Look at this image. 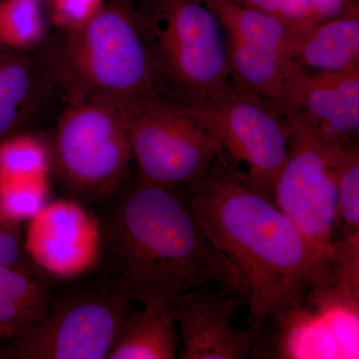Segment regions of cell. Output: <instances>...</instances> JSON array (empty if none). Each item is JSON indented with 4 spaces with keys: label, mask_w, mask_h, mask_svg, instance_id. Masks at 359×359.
I'll return each mask as SVG.
<instances>
[{
    "label": "cell",
    "mask_w": 359,
    "mask_h": 359,
    "mask_svg": "<svg viewBox=\"0 0 359 359\" xmlns=\"http://www.w3.org/2000/svg\"><path fill=\"white\" fill-rule=\"evenodd\" d=\"M25 249L42 273L75 280L96 273L101 262L102 233L95 210L74 199L49 201L26 222Z\"/></svg>",
    "instance_id": "obj_12"
},
{
    "label": "cell",
    "mask_w": 359,
    "mask_h": 359,
    "mask_svg": "<svg viewBox=\"0 0 359 359\" xmlns=\"http://www.w3.org/2000/svg\"><path fill=\"white\" fill-rule=\"evenodd\" d=\"M44 35L39 0L0 1V44L16 49H32Z\"/></svg>",
    "instance_id": "obj_21"
},
{
    "label": "cell",
    "mask_w": 359,
    "mask_h": 359,
    "mask_svg": "<svg viewBox=\"0 0 359 359\" xmlns=\"http://www.w3.org/2000/svg\"><path fill=\"white\" fill-rule=\"evenodd\" d=\"M51 174L66 197L95 210L131 178L126 123L114 101L70 97L51 136Z\"/></svg>",
    "instance_id": "obj_4"
},
{
    "label": "cell",
    "mask_w": 359,
    "mask_h": 359,
    "mask_svg": "<svg viewBox=\"0 0 359 359\" xmlns=\"http://www.w3.org/2000/svg\"><path fill=\"white\" fill-rule=\"evenodd\" d=\"M282 110L306 117L330 143L358 142L359 69L323 72L299 66Z\"/></svg>",
    "instance_id": "obj_15"
},
{
    "label": "cell",
    "mask_w": 359,
    "mask_h": 359,
    "mask_svg": "<svg viewBox=\"0 0 359 359\" xmlns=\"http://www.w3.org/2000/svg\"><path fill=\"white\" fill-rule=\"evenodd\" d=\"M52 299L35 273L0 264V337L13 340L29 334L43 320Z\"/></svg>",
    "instance_id": "obj_18"
},
{
    "label": "cell",
    "mask_w": 359,
    "mask_h": 359,
    "mask_svg": "<svg viewBox=\"0 0 359 359\" xmlns=\"http://www.w3.org/2000/svg\"><path fill=\"white\" fill-rule=\"evenodd\" d=\"M226 32L231 77L282 109L299 65L280 21L231 0H205Z\"/></svg>",
    "instance_id": "obj_11"
},
{
    "label": "cell",
    "mask_w": 359,
    "mask_h": 359,
    "mask_svg": "<svg viewBox=\"0 0 359 359\" xmlns=\"http://www.w3.org/2000/svg\"><path fill=\"white\" fill-rule=\"evenodd\" d=\"M292 60L306 70L359 69V14L323 21L292 41Z\"/></svg>",
    "instance_id": "obj_17"
},
{
    "label": "cell",
    "mask_w": 359,
    "mask_h": 359,
    "mask_svg": "<svg viewBox=\"0 0 359 359\" xmlns=\"http://www.w3.org/2000/svg\"><path fill=\"white\" fill-rule=\"evenodd\" d=\"M170 94L185 102L231 77L226 32L205 0H131Z\"/></svg>",
    "instance_id": "obj_5"
},
{
    "label": "cell",
    "mask_w": 359,
    "mask_h": 359,
    "mask_svg": "<svg viewBox=\"0 0 359 359\" xmlns=\"http://www.w3.org/2000/svg\"><path fill=\"white\" fill-rule=\"evenodd\" d=\"M273 16L287 28L292 41L318 25L306 0H231Z\"/></svg>",
    "instance_id": "obj_23"
},
{
    "label": "cell",
    "mask_w": 359,
    "mask_h": 359,
    "mask_svg": "<svg viewBox=\"0 0 359 359\" xmlns=\"http://www.w3.org/2000/svg\"><path fill=\"white\" fill-rule=\"evenodd\" d=\"M0 264L35 273L23 243L22 224L14 222L0 211Z\"/></svg>",
    "instance_id": "obj_24"
},
{
    "label": "cell",
    "mask_w": 359,
    "mask_h": 359,
    "mask_svg": "<svg viewBox=\"0 0 359 359\" xmlns=\"http://www.w3.org/2000/svg\"><path fill=\"white\" fill-rule=\"evenodd\" d=\"M50 175V151L46 139L28 132L0 143V183L49 178Z\"/></svg>",
    "instance_id": "obj_19"
},
{
    "label": "cell",
    "mask_w": 359,
    "mask_h": 359,
    "mask_svg": "<svg viewBox=\"0 0 359 359\" xmlns=\"http://www.w3.org/2000/svg\"><path fill=\"white\" fill-rule=\"evenodd\" d=\"M177 190L237 273L254 334L273 313L301 302L313 285L332 280V263L273 201L248 185L223 153L207 173Z\"/></svg>",
    "instance_id": "obj_1"
},
{
    "label": "cell",
    "mask_w": 359,
    "mask_h": 359,
    "mask_svg": "<svg viewBox=\"0 0 359 359\" xmlns=\"http://www.w3.org/2000/svg\"><path fill=\"white\" fill-rule=\"evenodd\" d=\"M188 103L248 185L273 201L287 160L290 128L276 103L231 80L224 88Z\"/></svg>",
    "instance_id": "obj_7"
},
{
    "label": "cell",
    "mask_w": 359,
    "mask_h": 359,
    "mask_svg": "<svg viewBox=\"0 0 359 359\" xmlns=\"http://www.w3.org/2000/svg\"><path fill=\"white\" fill-rule=\"evenodd\" d=\"M49 178L0 183V211L18 223H26L49 202Z\"/></svg>",
    "instance_id": "obj_22"
},
{
    "label": "cell",
    "mask_w": 359,
    "mask_h": 359,
    "mask_svg": "<svg viewBox=\"0 0 359 359\" xmlns=\"http://www.w3.org/2000/svg\"><path fill=\"white\" fill-rule=\"evenodd\" d=\"M69 98L52 47L33 51L0 44V143L34 132Z\"/></svg>",
    "instance_id": "obj_13"
},
{
    "label": "cell",
    "mask_w": 359,
    "mask_h": 359,
    "mask_svg": "<svg viewBox=\"0 0 359 359\" xmlns=\"http://www.w3.org/2000/svg\"><path fill=\"white\" fill-rule=\"evenodd\" d=\"M0 359H4V353H2V348H1V346H0Z\"/></svg>",
    "instance_id": "obj_27"
},
{
    "label": "cell",
    "mask_w": 359,
    "mask_h": 359,
    "mask_svg": "<svg viewBox=\"0 0 359 359\" xmlns=\"http://www.w3.org/2000/svg\"><path fill=\"white\" fill-rule=\"evenodd\" d=\"M337 231L342 240L359 244L358 142L340 146L337 163Z\"/></svg>",
    "instance_id": "obj_20"
},
{
    "label": "cell",
    "mask_w": 359,
    "mask_h": 359,
    "mask_svg": "<svg viewBox=\"0 0 359 359\" xmlns=\"http://www.w3.org/2000/svg\"><path fill=\"white\" fill-rule=\"evenodd\" d=\"M250 358L351 359L359 351V299L334 283L316 285L304 299L266 320ZM264 323V325H266Z\"/></svg>",
    "instance_id": "obj_10"
},
{
    "label": "cell",
    "mask_w": 359,
    "mask_h": 359,
    "mask_svg": "<svg viewBox=\"0 0 359 359\" xmlns=\"http://www.w3.org/2000/svg\"><path fill=\"white\" fill-rule=\"evenodd\" d=\"M179 346L173 306L150 302L129 314L107 359H174L178 355Z\"/></svg>",
    "instance_id": "obj_16"
},
{
    "label": "cell",
    "mask_w": 359,
    "mask_h": 359,
    "mask_svg": "<svg viewBox=\"0 0 359 359\" xmlns=\"http://www.w3.org/2000/svg\"><path fill=\"white\" fill-rule=\"evenodd\" d=\"M285 113L290 128L289 149L273 187V201L314 249L332 263L339 231L337 163L342 145L325 141L299 113Z\"/></svg>",
    "instance_id": "obj_9"
},
{
    "label": "cell",
    "mask_w": 359,
    "mask_h": 359,
    "mask_svg": "<svg viewBox=\"0 0 359 359\" xmlns=\"http://www.w3.org/2000/svg\"><path fill=\"white\" fill-rule=\"evenodd\" d=\"M54 297L29 334L1 346L4 359H107L134 309L131 299L101 275Z\"/></svg>",
    "instance_id": "obj_8"
},
{
    "label": "cell",
    "mask_w": 359,
    "mask_h": 359,
    "mask_svg": "<svg viewBox=\"0 0 359 359\" xmlns=\"http://www.w3.org/2000/svg\"><path fill=\"white\" fill-rule=\"evenodd\" d=\"M242 297L219 287L189 290L173 302L182 359H244L257 334L233 323Z\"/></svg>",
    "instance_id": "obj_14"
},
{
    "label": "cell",
    "mask_w": 359,
    "mask_h": 359,
    "mask_svg": "<svg viewBox=\"0 0 359 359\" xmlns=\"http://www.w3.org/2000/svg\"><path fill=\"white\" fill-rule=\"evenodd\" d=\"M104 0H50L54 25L63 32L75 29L91 20Z\"/></svg>",
    "instance_id": "obj_25"
},
{
    "label": "cell",
    "mask_w": 359,
    "mask_h": 359,
    "mask_svg": "<svg viewBox=\"0 0 359 359\" xmlns=\"http://www.w3.org/2000/svg\"><path fill=\"white\" fill-rule=\"evenodd\" d=\"M95 211L102 233L96 273L135 304H173L202 287L240 295L237 273L177 189L131 177Z\"/></svg>",
    "instance_id": "obj_2"
},
{
    "label": "cell",
    "mask_w": 359,
    "mask_h": 359,
    "mask_svg": "<svg viewBox=\"0 0 359 359\" xmlns=\"http://www.w3.org/2000/svg\"><path fill=\"white\" fill-rule=\"evenodd\" d=\"M116 103L126 123L137 178L145 183L189 185L223 153L193 108L172 94Z\"/></svg>",
    "instance_id": "obj_6"
},
{
    "label": "cell",
    "mask_w": 359,
    "mask_h": 359,
    "mask_svg": "<svg viewBox=\"0 0 359 359\" xmlns=\"http://www.w3.org/2000/svg\"><path fill=\"white\" fill-rule=\"evenodd\" d=\"M318 22L359 14L358 0H306Z\"/></svg>",
    "instance_id": "obj_26"
},
{
    "label": "cell",
    "mask_w": 359,
    "mask_h": 359,
    "mask_svg": "<svg viewBox=\"0 0 359 359\" xmlns=\"http://www.w3.org/2000/svg\"><path fill=\"white\" fill-rule=\"evenodd\" d=\"M52 50L71 97L122 103L168 92L131 0L104 2L85 25L66 30Z\"/></svg>",
    "instance_id": "obj_3"
}]
</instances>
